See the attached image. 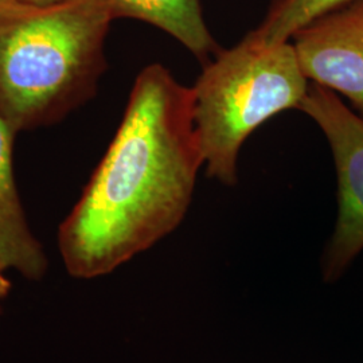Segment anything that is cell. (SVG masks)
Wrapping results in <instances>:
<instances>
[{"mask_svg":"<svg viewBox=\"0 0 363 363\" xmlns=\"http://www.w3.org/2000/svg\"><path fill=\"white\" fill-rule=\"evenodd\" d=\"M203 164L193 89L160 64L144 67L113 140L60 228L66 271L104 276L174 232Z\"/></svg>","mask_w":363,"mask_h":363,"instance_id":"1","label":"cell"},{"mask_svg":"<svg viewBox=\"0 0 363 363\" xmlns=\"http://www.w3.org/2000/svg\"><path fill=\"white\" fill-rule=\"evenodd\" d=\"M113 21L108 0L10 4L0 16V117L15 135L54 124L96 94Z\"/></svg>","mask_w":363,"mask_h":363,"instance_id":"2","label":"cell"},{"mask_svg":"<svg viewBox=\"0 0 363 363\" xmlns=\"http://www.w3.org/2000/svg\"><path fill=\"white\" fill-rule=\"evenodd\" d=\"M308 86L291 40L264 45L249 33L232 49H222L191 88L208 178L237 184L242 144L271 117L298 109Z\"/></svg>","mask_w":363,"mask_h":363,"instance_id":"3","label":"cell"},{"mask_svg":"<svg viewBox=\"0 0 363 363\" xmlns=\"http://www.w3.org/2000/svg\"><path fill=\"white\" fill-rule=\"evenodd\" d=\"M298 111L323 130L337 169V225L323 259L325 280L334 281L363 250V117L313 82Z\"/></svg>","mask_w":363,"mask_h":363,"instance_id":"4","label":"cell"},{"mask_svg":"<svg viewBox=\"0 0 363 363\" xmlns=\"http://www.w3.org/2000/svg\"><path fill=\"white\" fill-rule=\"evenodd\" d=\"M291 42L306 78L347 97L363 117V0L316 18Z\"/></svg>","mask_w":363,"mask_h":363,"instance_id":"5","label":"cell"},{"mask_svg":"<svg viewBox=\"0 0 363 363\" xmlns=\"http://www.w3.org/2000/svg\"><path fill=\"white\" fill-rule=\"evenodd\" d=\"M15 133L0 117V262L30 280L43 277L48 259L27 225L13 175Z\"/></svg>","mask_w":363,"mask_h":363,"instance_id":"6","label":"cell"},{"mask_svg":"<svg viewBox=\"0 0 363 363\" xmlns=\"http://www.w3.org/2000/svg\"><path fill=\"white\" fill-rule=\"evenodd\" d=\"M115 19L142 21L167 33L205 66L222 50L203 19L199 0H108Z\"/></svg>","mask_w":363,"mask_h":363,"instance_id":"7","label":"cell"},{"mask_svg":"<svg viewBox=\"0 0 363 363\" xmlns=\"http://www.w3.org/2000/svg\"><path fill=\"white\" fill-rule=\"evenodd\" d=\"M350 1L352 0H273L264 21L250 34L264 45L286 42L301 27Z\"/></svg>","mask_w":363,"mask_h":363,"instance_id":"8","label":"cell"},{"mask_svg":"<svg viewBox=\"0 0 363 363\" xmlns=\"http://www.w3.org/2000/svg\"><path fill=\"white\" fill-rule=\"evenodd\" d=\"M13 1L26 4V6H33V7H50V6L62 4V3H67L72 0H13Z\"/></svg>","mask_w":363,"mask_h":363,"instance_id":"9","label":"cell"},{"mask_svg":"<svg viewBox=\"0 0 363 363\" xmlns=\"http://www.w3.org/2000/svg\"><path fill=\"white\" fill-rule=\"evenodd\" d=\"M4 271H6V268L1 265V262H0V303L4 300V298H7V295H9V292L11 291V283H10V280L4 276Z\"/></svg>","mask_w":363,"mask_h":363,"instance_id":"10","label":"cell"},{"mask_svg":"<svg viewBox=\"0 0 363 363\" xmlns=\"http://www.w3.org/2000/svg\"><path fill=\"white\" fill-rule=\"evenodd\" d=\"M13 1V0H3V1L0 3V16L10 7V4H11Z\"/></svg>","mask_w":363,"mask_h":363,"instance_id":"11","label":"cell"},{"mask_svg":"<svg viewBox=\"0 0 363 363\" xmlns=\"http://www.w3.org/2000/svg\"><path fill=\"white\" fill-rule=\"evenodd\" d=\"M1 1H3V0H0V3H1Z\"/></svg>","mask_w":363,"mask_h":363,"instance_id":"12","label":"cell"}]
</instances>
